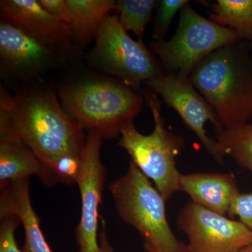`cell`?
<instances>
[{
	"mask_svg": "<svg viewBox=\"0 0 252 252\" xmlns=\"http://www.w3.org/2000/svg\"><path fill=\"white\" fill-rule=\"evenodd\" d=\"M189 2L188 0H160L157 1V15L154 22V41L165 40L175 15Z\"/></svg>",
	"mask_w": 252,
	"mask_h": 252,
	"instance_id": "obj_20",
	"label": "cell"
},
{
	"mask_svg": "<svg viewBox=\"0 0 252 252\" xmlns=\"http://www.w3.org/2000/svg\"><path fill=\"white\" fill-rule=\"evenodd\" d=\"M102 137L89 131L81 156L77 182L81 194L80 220L76 229L79 252H99V207L105 183V169L100 158Z\"/></svg>",
	"mask_w": 252,
	"mask_h": 252,
	"instance_id": "obj_10",
	"label": "cell"
},
{
	"mask_svg": "<svg viewBox=\"0 0 252 252\" xmlns=\"http://www.w3.org/2000/svg\"><path fill=\"white\" fill-rule=\"evenodd\" d=\"M144 248L147 252H162L159 249L156 248L151 244L144 243Z\"/></svg>",
	"mask_w": 252,
	"mask_h": 252,
	"instance_id": "obj_25",
	"label": "cell"
},
{
	"mask_svg": "<svg viewBox=\"0 0 252 252\" xmlns=\"http://www.w3.org/2000/svg\"><path fill=\"white\" fill-rule=\"evenodd\" d=\"M180 190L193 203L222 215L228 214L233 200L240 193L236 178L231 172L182 174Z\"/></svg>",
	"mask_w": 252,
	"mask_h": 252,
	"instance_id": "obj_13",
	"label": "cell"
},
{
	"mask_svg": "<svg viewBox=\"0 0 252 252\" xmlns=\"http://www.w3.org/2000/svg\"><path fill=\"white\" fill-rule=\"evenodd\" d=\"M238 41L234 31L204 18L189 3L180 10L178 26L171 39L152 41L150 47L160 60L165 74L189 77L204 58Z\"/></svg>",
	"mask_w": 252,
	"mask_h": 252,
	"instance_id": "obj_6",
	"label": "cell"
},
{
	"mask_svg": "<svg viewBox=\"0 0 252 252\" xmlns=\"http://www.w3.org/2000/svg\"><path fill=\"white\" fill-rule=\"evenodd\" d=\"M32 175H37L46 185L55 184L47 167L27 145L16 136L0 131V188Z\"/></svg>",
	"mask_w": 252,
	"mask_h": 252,
	"instance_id": "obj_15",
	"label": "cell"
},
{
	"mask_svg": "<svg viewBox=\"0 0 252 252\" xmlns=\"http://www.w3.org/2000/svg\"><path fill=\"white\" fill-rule=\"evenodd\" d=\"M246 42L238 41L213 51L189 77L223 128L246 124L252 117V61Z\"/></svg>",
	"mask_w": 252,
	"mask_h": 252,
	"instance_id": "obj_2",
	"label": "cell"
},
{
	"mask_svg": "<svg viewBox=\"0 0 252 252\" xmlns=\"http://www.w3.org/2000/svg\"><path fill=\"white\" fill-rule=\"evenodd\" d=\"M72 14V37L81 44L95 36L97 30L117 1L113 0H66Z\"/></svg>",
	"mask_w": 252,
	"mask_h": 252,
	"instance_id": "obj_16",
	"label": "cell"
},
{
	"mask_svg": "<svg viewBox=\"0 0 252 252\" xmlns=\"http://www.w3.org/2000/svg\"><path fill=\"white\" fill-rule=\"evenodd\" d=\"M143 94L153 116L154 130L143 135L136 129L133 120L128 121L121 127L119 145L167 201L180 190L182 174L176 165V158L185 148V139L165 128L157 94L152 90Z\"/></svg>",
	"mask_w": 252,
	"mask_h": 252,
	"instance_id": "obj_4",
	"label": "cell"
},
{
	"mask_svg": "<svg viewBox=\"0 0 252 252\" xmlns=\"http://www.w3.org/2000/svg\"><path fill=\"white\" fill-rule=\"evenodd\" d=\"M20 220L16 217H7L1 219L0 225V252H23L16 243V228Z\"/></svg>",
	"mask_w": 252,
	"mask_h": 252,
	"instance_id": "obj_21",
	"label": "cell"
},
{
	"mask_svg": "<svg viewBox=\"0 0 252 252\" xmlns=\"http://www.w3.org/2000/svg\"><path fill=\"white\" fill-rule=\"evenodd\" d=\"M109 189L119 217L140 233L144 243L162 252H190L188 245L175 236L169 225L166 201L133 161Z\"/></svg>",
	"mask_w": 252,
	"mask_h": 252,
	"instance_id": "obj_5",
	"label": "cell"
},
{
	"mask_svg": "<svg viewBox=\"0 0 252 252\" xmlns=\"http://www.w3.org/2000/svg\"><path fill=\"white\" fill-rule=\"evenodd\" d=\"M157 5L154 0H119L116 6L119 22L127 32L132 31L139 41H142Z\"/></svg>",
	"mask_w": 252,
	"mask_h": 252,
	"instance_id": "obj_19",
	"label": "cell"
},
{
	"mask_svg": "<svg viewBox=\"0 0 252 252\" xmlns=\"http://www.w3.org/2000/svg\"><path fill=\"white\" fill-rule=\"evenodd\" d=\"M210 20L233 30L241 41H252V0H217L212 4Z\"/></svg>",
	"mask_w": 252,
	"mask_h": 252,
	"instance_id": "obj_17",
	"label": "cell"
},
{
	"mask_svg": "<svg viewBox=\"0 0 252 252\" xmlns=\"http://www.w3.org/2000/svg\"><path fill=\"white\" fill-rule=\"evenodd\" d=\"M51 46L24 30L6 21L0 23L1 64L18 74H32L42 70L53 57Z\"/></svg>",
	"mask_w": 252,
	"mask_h": 252,
	"instance_id": "obj_12",
	"label": "cell"
},
{
	"mask_svg": "<svg viewBox=\"0 0 252 252\" xmlns=\"http://www.w3.org/2000/svg\"><path fill=\"white\" fill-rule=\"evenodd\" d=\"M0 131L16 136L40 159L55 183L56 163L65 156L81 157L86 138L84 128L48 91L12 97L1 93Z\"/></svg>",
	"mask_w": 252,
	"mask_h": 252,
	"instance_id": "obj_1",
	"label": "cell"
},
{
	"mask_svg": "<svg viewBox=\"0 0 252 252\" xmlns=\"http://www.w3.org/2000/svg\"><path fill=\"white\" fill-rule=\"evenodd\" d=\"M217 142L223 155L252 174V124L224 128L217 133Z\"/></svg>",
	"mask_w": 252,
	"mask_h": 252,
	"instance_id": "obj_18",
	"label": "cell"
},
{
	"mask_svg": "<svg viewBox=\"0 0 252 252\" xmlns=\"http://www.w3.org/2000/svg\"><path fill=\"white\" fill-rule=\"evenodd\" d=\"M0 218L16 217L25 232L23 252H52L40 228L30 195V178L11 182L1 189Z\"/></svg>",
	"mask_w": 252,
	"mask_h": 252,
	"instance_id": "obj_14",
	"label": "cell"
},
{
	"mask_svg": "<svg viewBox=\"0 0 252 252\" xmlns=\"http://www.w3.org/2000/svg\"><path fill=\"white\" fill-rule=\"evenodd\" d=\"M41 6L54 16L58 21L71 29L72 14L64 0H39Z\"/></svg>",
	"mask_w": 252,
	"mask_h": 252,
	"instance_id": "obj_23",
	"label": "cell"
},
{
	"mask_svg": "<svg viewBox=\"0 0 252 252\" xmlns=\"http://www.w3.org/2000/svg\"><path fill=\"white\" fill-rule=\"evenodd\" d=\"M145 84L179 114L212 158L220 165H224L225 156L217 141L207 135L205 124L211 123L217 133L224 128L216 113L195 89L189 77L180 74H162Z\"/></svg>",
	"mask_w": 252,
	"mask_h": 252,
	"instance_id": "obj_8",
	"label": "cell"
},
{
	"mask_svg": "<svg viewBox=\"0 0 252 252\" xmlns=\"http://www.w3.org/2000/svg\"><path fill=\"white\" fill-rule=\"evenodd\" d=\"M177 225L189 239L190 252H238L252 242V231L230 220L189 202L177 217Z\"/></svg>",
	"mask_w": 252,
	"mask_h": 252,
	"instance_id": "obj_9",
	"label": "cell"
},
{
	"mask_svg": "<svg viewBox=\"0 0 252 252\" xmlns=\"http://www.w3.org/2000/svg\"><path fill=\"white\" fill-rule=\"evenodd\" d=\"M1 21L28 32L53 46L68 49L71 46V29L58 21L36 0H4L0 3Z\"/></svg>",
	"mask_w": 252,
	"mask_h": 252,
	"instance_id": "obj_11",
	"label": "cell"
},
{
	"mask_svg": "<svg viewBox=\"0 0 252 252\" xmlns=\"http://www.w3.org/2000/svg\"><path fill=\"white\" fill-rule=\"evenodd\" d=\"M104 228V223H102V230L99 234V252H116L111 245Z\"/></svg>",
	"mask_w": 252,
	"mask_h": 252,
	"instance_id": "obj_24",
	"label": "cell"
},
{
	"mask_svg": "<svg viewBox=\"0 0 252 252\" xmlns=\"http://www.w3.org/2000/svg\"><path fill=\"white\" fill-rule=\"evenodd\" d=\"M238 252H252V242L246 246L244 247L241 250H239Z\"/></svg>",
	"mask_w": 252,
	"mask_h": 252,
	"instance_id": "obj_26",
	"label": "cell"
},
{
	"mask_svg": "<svg viewBox=\"0 0 252 252\" xmlns=\"http://www.w3.org/2000/svg\"><path fill=\"white\" fill-rule=\"evenodd\" d=\"M228 215L238 217L239 220L252 231V192L239 193L230 205Z\"/></svg>",
	"mask_w": 252,
	"mask_h": 252,
	"instance_id": "obj_22",
	"label": "cell"
},
{
	"mask_svg": "<svg viewBox=\"0 0 252 252\" xmlns=\"http://www.w3.org/2000/svg\"><path fill=\"white\" fill-rule=\"evenodd\" d=\"M63 108L81 126L102 138L120 133L126 122L142 110L144 98L124 82L104 79L78 81L60 89Z\"/></svg>",
	"mask_w": 252,
	"mask_h": 252,
	"instance_id": "obj_3",
	"label": "cell"
},
{
	"mask_svg": "<svg viewBox=\"0 0 252 252\" xmlns=\"http://www.w3.org/2000/svg\"><path fill=\"white\" fill-rule=\"evenodd\" d=\"M94 38V62L126 85L137 87L162 74L153 53L143 41L130 37L119 23L117 14L104 20Z\"/></svg>",
	"mask_w": 252,
	"mask_h": 252,
	"instance_id": "obj_7",
	"label": "cell"
},
{
	"mask_svg": "<svg viewBox=\"0 0 252 252\" xmlns=\"http://www.w3.org/2000/svg\"><path fill=\"white\" fill-rule=\"evenodd\" d=\"M250 49H251V51H250V57H251L252 61V41L250 42Z\"/></svg>",
	"mask_w": 252,
	"mask_h": 252,
	"instance_id": "obj_27",
	"label": "cell"
}]
</instances>
